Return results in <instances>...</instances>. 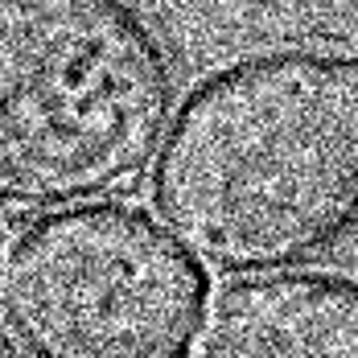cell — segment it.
<instances>
[{
    "mask_svg": "<svg viewBox=\"0 0 358 358\" xmlns=\"http://www.w3.org/2000/svg\"><path fill=\"white\" fill-rule=\"evenodd\" d=\"M152 210L206 272L272 276L358 231V58L272 50L198 83L152 161Z\"/></svg>",
    "mask_w": 358,
    "mask_h": 358,
    "instance_id": "obj_1",
    "label": "cell"
},
{
    "mask_svg": "<svg viewBox=\"0 0 358 358\" xmlns=\"http://www.w3.org/2000/svg\"><path fill=\"white\" fill-rule=\"evenodd\" d=\"M173 103V54L136 0H0V210L136 189Z\"/></svg>",
    "mask_w": 358,
    "mask_h": 358,
    "instance_id": "obj_2",
    "label": "cell"
},
{
    "mask_svg": "<svg viewBox=\"0 0 358 358\" xmlns=\"http://www.w3.org/2000/svg\"><path fill=\"white\" fill-rule=\"evenodd\" d=\"M206 305V268L128 202L37 218L0 268V329L17 358H189Z\"/></svg>",
    "mask_w": 358,
    "mask_h": 358,
    "instance_id": "obj_3",
    "label": "cell"
},
{
    "mask_svg": "<svg viewBox=\"0 0 358 358\" xmlns=\"http://www.w3.org/2000/svg\"><path fill=\"white\" fill-rule=\"evenodd\" d=\"M198 358H358V276L272 272L210 292Z\"/></svg>",
    "mask_w": 358,
    "mask_h": 358,
    "instance_id": "obj_4",
    "label": "cell"
}]
</instances>
